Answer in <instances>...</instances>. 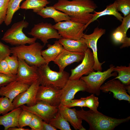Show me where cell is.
I'll return each mask as SVG.
<instances>
[{"label":"cell","instance_id":"cell-1","mask_svg":"<svg viewBox=\"0 0 130 130\" xmlns=\"http://www.w3.org/2000/svg\"><path fill=\"white\" fill-rule=\"evenodd\" d=\"M57 10L68 15L71 21L87 24L97 7L92 0H58L53 5Z\"/></svg>","mask_w":130,"mask_h":130},{"label":"cell","instance_id":"cell-2","mask_svg":"<svg viewBox=\"0 0 130 130\" xmlns=\"http://www.w3.org/2000/svg\"><path fill=\"white\" fill-rule=\"evenodd\" d=\"M78 117L86 122L89 126V130H113L121 124L128 122L129 116L124 118H117L105 115L98 111L91 110H76Z\"/></svg>","mask_w":130,"mask_h":130},{"label":"cell","instance_id":"cell-3","mask_svg":"<svg viewBox=\"0 0 130 130\" xmlns=\"http://www.w3.org/2000/svg\"><path fill=\"white\" fill-rule=\"evenodd\" d=\"M44 46L38 42L29 45H20L10 48L11 53L24 60L28 65L39 67L46 64L41 51Z\"/></svg>","mask_w":130,"mask_h":130},{"label":"cell","instance_id":"cell-4","mask_svg":"<svg viewBox=\"0 0 130 130\" xmlns=\"http://www.w3.org/2000/svg\"><path fill=\"white\" fill-rule=\"evenodd\" d=\"M40 85L50 86L60 90L69 79L70 74L65 71L57 72L52 70L48 64L38 67Z\"/></svg>","mask_w":130,"mask_h":130},{"label":"cell","instance_id":"cell-5","mask_svg":"<svg viewBox=\"0 0 130 130\" xmlns=\"http://www.w3.org/2000/svg\"><path fill=\"white\" fill-rule=\"evenodd\" d=\"M28 25V23L24 20L14 23L4 33L1 40L13 46L34 43L37 39L27 37L23 31Z\"/></svg>","mask_w":130,"mask_h":130},{"label":"cell","instance_id":"cell-6","mask_svg":"<svg viewBox=\"0 0 130 130\" xmlns=\"http://www.w3.org/2000/svg\"><path fill=\"white\" fill-rule=\"evenodd\" d=\"M115 66L112 65L110 68L104 72L98 71L92 72L87 76H82L80 79L85 83L86 86V91L97 96L100 94V87L104 82L112 77H116L117 73L113 72Z\"/></svg>","mask_w":130,"mask_h":130},{"label":"cell","instance_id":"cell-7","mask_svg":"<svg viewBox=\"0 0 130 130\" xmlns=\"http://www.w3.org/2000/svg\"><path fill=\"white\" fill-rule=\"evenodd\" d=\"M85 25L68 20L56 23L53 26L62 38L77 40L82 37Z\"/></svg>","mask_w":130,"mask_h":130},{"label":"cell","instance_id":"cell-8","mask_svg":"<svg viewBox=\"0 0 130 130\" xmlns=\"http://www.w3.org/2000/svg\"><path fill=\"white\" fill-rule=\"evenodd\" d=\"M20 107L22 110L38 116L47 123L55 116L58 111V106H52L41 101H36V104L32 106L23 105Z\"/></svg>","mask_w":130,"mask_h":130},{"label":"cell","instance_id":"cell-9","mask_svg":"<svg viewBox=\"0 0 130 130\" xmlns=\"http://www.w3.org/2000/svg\"><path fill=\"white\" fill-rule=\"evenodd\" d=\"M28 34L33 37L40 40L45 46L50 39H59L62 37L53 25L47 22H41L35 24Z\"/></svg>","mask_w":130,"mask_h":130},{"label":"cell","instance_id":"cell-10","mask_svg":"<svg viewBox=\"0 0 130 130\" xmlns=\"http://www.w3.org/2000/svg\"><path fill=\"white\" fill-rule=\"evenodd\" d=\"M86 90L85 82L82 79H69L64 87L60 90V104L66 105L73 99L76 94L79 91H84Z\"/></svg>","mask_w":130,"mask_h":130},{"label":"cell","instance_id":"cell-11","mask_svg":"<svg viewBox=\"0 0 130 130\" xmlns=\"http://www.w3.org/2000/svg\"><path fill=\"white\" fill-rule=\"evenodd\" d=\"M82 62L74 69L71 70V74L69 79L78 80L84 75H87L95 71L93 67L95 61L93 54L88 48L84 52V56Z\"/></svg>","mask_w":130,"mask_h":130},{"label":"cell","instance_id":"cell-12","mask_svg":"<svg viewBox=\"0 0 130 130\" xmlns=\"http://www.w3.org/2000/svg\"><path fill=\"white\" fill-rule=\"evenodd\" d=\"M18 59L19 66L16 80L30 86L39 78L38 67L30 65L23 59Z\"/></svg>","mask_w":130,"mask_h":130},{"label":"cell","instance_id":"cell-13","mask_svg":"<svg viewBox=\"0 0 130 130\" xmlns=\"http://www.w3.org/2000/svg\"><path fill=\"white\" fill-rule=\"evenodd\" d=\"M106 30L97 27L94 30L93 32L90 34H84L83 36L88 48L92 50L95 61L93 67L94 71H102V65L105 62H100L98 56L97 43L98 39L104 34Z\"/></svg>","mask_w":130,"mask_h":130},{"label":"cell","instance_id":"cell-14","mask_svg":"<svg viewBox=\"0 0 130 130\" xmlns=\"http://www.w3.org/2000/svg\"><path fill=\"white\" fill-rule=\"evenodd\" d=\"M100 89L104 93L112 92L114 98L118 100H124L130 102V96L127 93V85L119 80L112 79L102 84Z\"/></svg>","mask_w":130,"mask_h":130},{"label":"cell","instance_id":"cell-15","mask_svg":"<svg viewBox=\"0 0 130 130\" xmlns=\"http://www.w3.org/2000/svg\"><path fill=\"white\" fill-rule=\"evenodd\" d=\"M40 85L38 79L30 85L27 90L17 96L12 102L14 109L25 104L28 106L35 105L36 102L37 91Z\"/></svg>","mask_w":130,"mask_h":130},{"label":"cell","instance_id":"cell-16","mask_svg":"<svg viewBox=\"0 0 130 130\" xmlns=\"http://www.w3.org/2000/svg\"><path fill=\"white\" fill-rule=\"evenodd\" d=\"M36 101H41L53 106L60 104V90L47 86L40 85L36 96Z\"/></svg>","mask_w":130,"mask_h":130},{"label":"cell","instance_id":"cell-17","mask_svg":"<svg viewBox=\"0 0 130 130\" xmlns=\"http://www.w3.org/2000/svg\"><path fill=\"white\" fill-rule=\"evenodd\" d=\"M84 56V53L72 52L64 49L53 62L58 66L59 71H62L70 64L82 61Z\"/></svg>","mask_w":130,"mask_h":130},{"label":"cell","instance_id":"cell-18","mask_svg":"<svg viewBox=\"0 0 130 130\" xmlns=\"http://www.w3.org/2000/svg\"><path fill=\"white\" fill-rule=\"evenodd\" d=\"M30 86L16 80L0 88V96L7 97L12 102L17 96L27 90Z\"/></svg>","mask_w":130,"mask_h":130},{"label":"cell","instance_id":"cell-19","mask_svg":"<svg viewBox=\"0 0 130 130\" xmlns=\"http://www.w3.org/2000/svg\"><path fill=\"white\" fill-rule=\"evenodd\" d=\"M58 111L64 118L76 130H85L82 124V120L79 118L75 108L71 109L60 104L58 106Z\"/></svg>","mask_w":130,"mask_h":130},{"label":"cell","instance_id":"cell-20","mask_svg":"<svg viewBox=\"0 0 130 130\" xmlns=\"http://www.w3.org/2000/svg\"><path fill=\"white\" fill-rule=\"evenodd\" d=\"M58 41L65 49L71 52L84 53L88 48L83 37L77 40L62 38Z\"/></svg>","mask_w":130,"mask_h":130},{"label":"cell","instance_id":"cell-21","mask_svg":"<svg viewBox=\"0 0 130 130\" xmlns=\"http://www.w3.org/2000/svg\"><path fill=\"white\" fill-rule=\"evenodd\" d=\"M37 13L44 18H52L56 23L63 20H70V18L68 15L58 11L53 6H46Z\"/></svg>","mask_w":130,"mask_h":130},{"label":"cell","instance_id":"cell-22","mask_svg":"<svg viewBox=\"0 0 130 130\" xmlns=\"http://www.w3.org/2000/svg\"><path fill=\"white\" fill-rule=\"evenodd\" d=\"M47 48L41 51V55L46 64H48L53 61L64 49L58 40H56L53 45L48 44Z\"/></svg>","mask_w":130,"mask_h":130},{"label":"cell","instance_id":"cell-23","mask_svg":"<svg viewBox=\"0 0 130 130\" xmlns=\"http://www.w3.org/2000/svg\"><path fill=\"white\" fill-rule=\"evenodd\" d=\"M117 5L116 0L112 4L108 5L103 10L99 12L94 11L93 17L91 20L85 25V29L91 23L95 21L100 17L106 15H112L115 16L119 21L122 22L123 17L117 10Z\"/></svg>","mask_w":130,"mask_h":130},{"label":"cell","instance_id":"cell-24","mask_svg":"<svg viewBox=\"0 0 130 130\" xmlns=\"http://www.w3.org/2000/svg\"><path fill=\"white\" fill-rule=\"evenodd\" d=\"M49 3V2L46 0H26L20 8L25 10L32 9L34 12L37 13Z\"/></svg>","mask_w":130,"mask_h":130},{"label":"cell","instance_id":"cell-25","mask_svg":"<svg viewBox=\"0 0 130 130\" xmlns=\"http://www.w3.org/2000/svg\"><path fill=\"white\" fill-rule=\"evenodd\" d=\"M113 72L118 73V75L112 79H118L126 85L130 84V65L117 66L114 67Z\"/></svg>","mask_w":130,"mask_h":130},{"label":"cell","instance_id":"cell-26","mask_svg":"<svg viewBox=\"0 0 130 130\" xmlns=\"http://www.w3.org/2000/svg\"><path fill=\"white\" fill-rule=\"evenodd\" d=\"M23 0H9L7 6L6 18L4 21L6 26H8L11 23L14 13L20 8V4Z\"/></svg>","mask_w":130,"mask_h":130},{"label":"cell","instance_id":"cell-27","mask_svg":"<svg viewBox=\"0 0 130 130\" xmlns=\"http://www.w3.org/2000/svg\"><path fill=\"white\" fill-rule=\"evenodd\" d=\"M49 123L57 129L61 130H71L69 122L58 111L55 116L51 119Z\"/></svg>","mask_w":130,"mask_h":130},{"label":"cell","instance_id":"cell-28","mask_svg":"<svg viewBox=\"0 0 130 130\" xmlns=\"http://www.w3.org/2000/svg\"><path fill=\"white\" fill-rule=\"evenodd\" d=\"M22 109L20 107L15 108L10 112L4 115L9 128L19 127L18 120L19 116Z\"/></svg>","mask_w":130,"mask_h":130},{"label":"cell","instance_id":"cell-29","mask_svg":"<svg viewBox=\"0 0 130 130\" xmlns=\"http://www.w3.org/2000/svg\"><path fill=\"white\" fill-rule=\"evenodd\" d=\"M14 109L12 102L8 98L0 97V115H5Z\"/></svg>","mask_w":130,"mask_h":130},{"label":"cell","instance_id":"cell-30","mask_svg":"<svg viewBox=\"0 0 130 130\" xmlns=\"http://www.w3.org/2000/svg\"><path fill=\"white\" fill-rule=\"evenodd\" d=\"M6 61L9 68L11 74L16 75L17 73L19 66L18 58L16 55L13 54L6 57L4 59Z\"/></svg>","mask_w":130,"mask_h":130},{"label":"cell","instance_id":"cell-31","mask_svg":"<svg viewBox=\"0 0 130 130\" xmlns=\"http://www.w3.org/2000/svg\"><path fill=\"white\" fill-rule=\"evenodd\" d=\"M33 114L30 112L22 110L18 118L19 127H23L29 126L32 119Z\"/></svg>","mask_w":130,"mask_h":130},{"label":"cell","instance_id":"cell-32","mask_svg":"<svg viewBox=\"0 0 130 130\" xmlns=\"http://www.w3.org/2000/svg\"><path fill=\"white\" fill-rule=\"evenodd\" d=\"M84 98L86 107L95 112H98L97 110L99 104L98 98L92 94Z\"/></svg>","mask_w":130,"mask_h":130},{"label":"cell","instance_id":"cell-33","mask_svg":"<svg viewBox=\"0 0 130 130\" xmlns=\"http://www.w3.org/2000/svg\"><path fill=\"white\" fill-rule=\"evenodd\" d=\"M117 11L123 13L125 17L130 14V0H116Z\"/></svg>","mask_w":130,"mask_h":130},{"label":"cell","instance_id":"cell-34","mask_svg":"<svg viewBox=\"0 0 130 130\" xmlns=\"http://www.w3.org/2000/svg\"><path fill=\"white\" fill-rule=\"evenodd\" d=\"M127 37L126 33L118 26L114 31L112 35L113 42L117 44H122Z\"/></svg>","mask_w":130,"mask_h":130},{"label":"cell","instance_id":"cell-35","mask_svg":"<svg viewBox=\"0 0 130 130\" xmlns=\"http://www.w3.org/2000/svg\"><path fill=\"white\" fill-rule=\"evenodd\" d=\"M43 120L33 114L32 119L29 126L32 130H43Z\"/></svg>","mask_w":130,"mask_h":130},{"label":"cell","instance_id":"cell-36","mask_svg":"<svg viewBox=\"0 0 130 130\" xmlns=\"http://www.w3.org/2000/svg\"><path fill=\"white\" fill-rule=\"evenodd\" d=\"M16 75L0 73V88L16 80Z\"/></svg>","mask_w":130,"mask_h":130},{"label":"cell","instance_id":"cell-37","mask_svg":"<svg viewBox=\"0 0 130 130\" xmlns=\"http://www.w3.org/2000/svg\"><path fill=\"white\" fill-rule=\"evenodd\" d=\"M68 107L71 108L75 106L81 107H86L84 98H81L79 99H73L66 105Z\"/></svg>","mask_w":130,"mask_h":130},{"label":"cell","instance_id":"cell-38","mask_svg":"<svg viewBox=\"0 0 130 130\" xmlns=\"http://www.w3.org/2000/svg\"><path fill=\"white\" fill-rule=\"evenodd\" d=\"M11 53L10 47L0 41V60L4 59Z\"/></svg>","mask_w":130,"mask_h":130},{"label":"cell","instance_id":"cell-39","mask_svg":"<svg viewBox=\"0 0 130 130\" xmlns=\"http://www.w3.org/2000/svg\"><path fill=\"white\" fill-rule=\"evenodd\" d=\"M121 22V24L118 27L127 33L128 30L130 28V14L123 17Z\"/></svg>","mask_w":130,"mask_h":130},{"label":"cell","instance_id":"cell-40","mask_svg":"<svg viewBox=\"0 0 130 130\" xmlns=\"http://www.w3.org/2000/svg\"><path fill=\"white\" fill-rule=\"evenodd\" d=\"M0 73L8 75L12 74L5 59L0 60Z\"/></svg>","mask_w":130,"mask_h":130},{"label":"cell","instance_id":"cell-41","mask_svg":"<svg viewBox=\"0 0 130 130\" xmlns=\"http://www.w3.org/2000/svg\"><path fill=\"white\" fill-rule=\"evenodd\" d=\"M2 125L4 127V130H8L9 127L4 115L0 116V126Z\"/></svg>","mask_w":130,"mask_h":130},{"label":"cell","instance_id":"cell-42","mask_svg":"<svg viewBox=\"0 0 130 130\" xmlns=\"http://www.w3.org/2000/svg\"><path fill=\"white\" fill-rule=\"evenodd\" d=\"M57 129L49 123L43 121V130H57Z\"/></svg>","mask_w":130,"mask_h":130},{"label":"cell","instance_id":"cell-43","mask_svg":"<svg viewBox=\"0 0 130 130\" xmlns=\"http://www.w3.org/2000/svg\"><path fill=\"white\" fill-rule=\"evenodd\" d=\"M9 0H0V12L7 8Z\"/></svg>","mask_w":130,"mask_h":130},{"label":"cell","instance_id":"cell-44","mask_svg":"<svg viewBox=\"0 0 130 130\" xmlns=\"http://www.w3.org/2000/svg\"><path fill=\"white\" fill-rule=\"evenodd\" d=\"M122 44V45L120 47L121 49L130 46V38L127 36Z\"/></svg>","mask_w":130,"mask_h":130},{"label":"cell","instance_id":"cell-45","mask_svg":"<svg viewBox=\"0 0 130 130\" xmlns=\"http://www.w3.org/2000/svg\"><path fill=\"white\" fill-rule=\"evenodd\" d=\"M6 10L7 8L0 12V26L5 20Z\"/></svg>","mask_w":130,"mask_h":130},{"label":"cell","instance_id":"cell-46","mask_svg":"<svg viewBox=\"0 0 130 130\" xmlns=\"http://www.w3.org/2000/svg\"><path fill=\"white\" fill-rule=\"evenodd\" d=\"M8 130H30L28 129H25L23 127H10L8 129Z\"/></svg>","mask_w":130,"mask_h":130},{"label":"cell","instance_id":"cell-47","mask_svg":"<svg viewBox=\"0 0 130 130\" xmlns=\"http://www.w3.org/2000/svg\"></svg>","mask_w":130,"mask_h":130}]
</instances>
